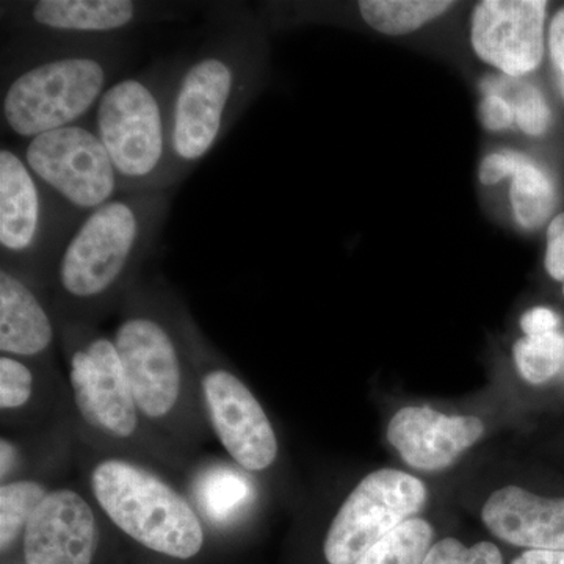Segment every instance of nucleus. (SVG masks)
<instances>
[{"label":"nucleus","instance_id":"nucleus-1","mask_svg":"<svg viewBox=\"0 0 564 564\" xmlns=\"http://www.w3.org/2000/svg\"><path fill=\"white\" fill-rule=\"evenodd\" d=\"M206 33L180 57L170 95L173 184H182L228 135L261 91L267 25L247 3L210 10Z\"/></svg>","mask_w":564,"mask_h":564},{"label":"nucleus","instance_id":"nucleus-2","mask_svg":"<svg viewBox=\"0 0 564 564\" xmlns=\"http://www.w3.org/2000/svg\"><path fill=\"white\" fill-rule=\"evenodd\" d=\"M131 51V35L91 41L7 36L0 58L2 131L28 141L87 121Z\"/></svg>","mask_w":564,"mask_h":564},{"label":"nucleus","instance_id":"nucleus-3","mask_svg":"<svg viewBox=\"0 0 564 564\" xmlns=\"http://www.w3.org/2000/svg\"><path fill=\"white\" fill-rule=\"evenodd\" d=\"M173 191L126 192L88 214L58 256L52 280L82 310L109 303L161 236Z\"/></svg>","mask_w":564,"mask_h":564},{"label":"nucleus","instance_id":"nucleus-4","mask_svg":"<svg viewBox=\"0 0 564 564\" xmlns=\"http://www.w3.org/2000/svg\"><path fill=\"white\" fill-rule=\"evenodd\" d=\"M177 65L180 57L162 58L121 77L91 113L122 193L174 188L170 95Z\"/></svg>","mask_w":564,"mask_h":564},{"label":"nucleus","instance_id":"nucleus-5","mask_svg":"<svg viewBox=\"0 0 564 564\" xmlns=\"http://www.w3.org/2000/svg\"><path fill=\"white\" fill-rule=\"evenodd\" d=\"M91 491L110 521L150 551L180 560L202 552L204 529L198 514L150 470L106 459L93 469Z\"/></svg>","mask_w":564,"mask_h":564},{"label":"nucleus","instance_id":"nucleus-6","mask_svg":"<svg viewBox=\"0 0 564 564\" xmlns=\"http://www.w3.org/2000/svg\"><path fill=\"white\" fill-rule=\"evenodd\" d=\"M39 181L17 147L0 148V258L32 278L52 276L58 256L80 223Z\"/></svg>","mask_w":564,"mask_h":564},{"label":"nucleus","instance_id":"nucleus-7","mask_svg":"<svg viewBox=\"0 0 564 564\" xmlns=\"http://www.w3.org/2000/svg\"><path fill=\"white\" fill-rule=\"evenodd\" d=\"M187 7L143 0H9L0 2L3 35L91 41L135 29L184 21Z\"/></svg>","mask_w":564,"mask_h":564},{"label":"nucleus","instance_id":"nucleus-8","mask_svg":"<svg viewBox=\"0 0 564 564\" xmlns=\"http://www.w3.org/2000/svg\"><path fill=\"white\" fill-rule=\"evenodd\" d=\"M17 148L41 184L80 220L122 193L90 118L41 133Z\"/></svg>","mask_w":564,"mask_h":564},{"label":"nucleus","instance_id":"nucleus-9","mask_svg":"<svg viewBox=\"0 0 564 564\" xmlns=\"http://www.w3.org/2000/svg\"><path fill=\"white\" fill-rule=\"evenodd\" d=\"M113 343L139 411L150 419L172 413L181 395L182 358L176 332L158 300L137 293Z\"/></svg>","mask_w":564,"mask_h":564},{"label":"nucleus","instance_id":"nucleus-10","mask_svg":"<svg viewBox=\"0 0 564 564\" xmlns=\"http://www.w3.org/2000/svg\"><path fill=\"white\" fill-rule=\"evenodd\" d=\"M426 502L425 485L402 470L367 475L345 499L326 533L328 564H355L397 527L410 521Z\"/></svg>","mask_w":564,"mask_h":564},{"label":"nucleus","instance_id":"nucleus-11","mask_svg":"<svg viewBox=\"0 0 564 564\" xmlns=\"http://www.w3.org/2000/svg\"><path fill=\"white\" fill-rule=\"evenodd\" d=\"M66 333L70 388L82 417L111 436H132L139 408L113 339L82 325L69 326Z\"/></svg>","mask_w":564,"mask_h":564},{"label":"nucleus","instance_id":"nucleus-12","mask_svg":"<svg viewBox=\"0 0 564 564\" xmlns=\"http://www.w3.org/2000/svg\"><path fill=\"white\" fill-rule=\"evenodd\" d=\"M207 414L218 440L234 462L248 473L269 469L278 456V440L254 393L237 375L212 369L203 377Z\"/></svg>","mask_w":564,"mask_h":564},{"label":"nucleus","instance_id":"nucleus-13","mask_svg":"<svg viewBox=\"0 0 564 564\" xmlns=\"http://www.w3.org/2000/svg\"><path fill=\"white\" fill-rule=\"evenodd\" d=\"M544 0H484L470 21L475 54L510 77L532 73L544 57Z\"/></svg>","mask_w":564,"mask_h":564},{"label":"nucleus","instance_id":"nucleus-14","mask_svg":"<svg viewBox=\"0 0 564 564\" xmlns=\"http://www.w3.org/2000/svg\"><path fill=\"white\" fill-rule=\"evenodd\" d=\"M96 545L90 503L70 489L47 494L22 534L25 564H91Z\"/></svg>","mask_w":564,"mask_h":564},{"label":"nucleus","instance_id":"nucleus-15","mask_svg":"<svg viewBox=\"0 0 564 564\" xmlns=\"http://www.w3.org/2000/svg\"><path fill=\"white\" fill-rule=\"evenodd\" d=\"M484 434V422L474 415H445L430 408H403L388 426L389 443L404 463L429 473L451 466Z\"/></svg>","mask_w":564,"mask_h":564},{"label":"nucleus","instance_id":"nucleus-16","mask_svg":"<svg viewBox=\"0 0 564 564\" xmlns=\"http://www.w3.org/2000/svg\"><path fill=\"white\" fill-rule=\"evenodd\" d=\"M481 519L505 543L530 551H564V497L551 499L505 486L489 497Z\"/></svg>","mask_w":564,"mask_h":564},{"label":"nucleus","instance_id":"nucleus-17","mask_svg":"<svg viewBox=\"0 0 564 564\" xmlns=\"http://www.w3.org/2000/svg\"><path fill=\"white\" fill-rule=\"evenodd\" d=\"M35 278L0 267V350L14 358L44 355L55 326L35 289Z\"/></svg>","mask_w":564,"mask_h":564},{"label":"nucleus","instance_id":"nucleus-18","mask_svg":"<svg viewBox=\"0 0 564 564\" xmlns=\"http://www.w3.org/2000/svg\"><path fill=\"white\" fill-rule=\"evenodd\" d=\"M447 0H362L359 14L369 28L386 35H406L447 13Z\"/></svg>","mask_w":564,"mask_h":564},{"label":"nucleus","instance_id":"nucleus-19","mask_svg":"<svg viewBox=\"0 0 564 564\" xmlns=\"http://www.w3.org/2000/svg\"><path fill=\"white\" fill-rule=\"evenodd\" d=\"M510 198L516 220L527 229L543 225L555 209L556 195L551 177L525 158L513 174Z\"/></svg>","mask_w":564,"mask_h":564},{"label":"nucleus","instance_id":"nucleus-20","mask_svg":"<svg viewBox=\"0 0 564 564\" xmlns=\"http://www.w3.org/2000/svg\"><path fill=\"white\" fill-rule=\"evenodd\" d=\"M433 529L423 519H410L373 545L355 564H423L432 547Z\"/></svg>","mask_w":564,"mask_h":564},{"label":"nucleus","instance_id":"nucleus-21","mask_svg":"<svg viewBox=\"0 0 564 564\" xmlns=\"http://www.w3.org/2000/svg\"><path fill=\"white\" fill-rule=\"evenodd\" d=\"M46 489L32 480L13 481L0 488V547L9 551L24 534L36 508L46 499Z\"/></svg>","mask_w":564,"mask_h":564},{"label":"nucleus","instance_id":"nucleus-22","mask_svg":"<svg viewBox=\"0 0 564 564\" xmlns=\"http://www.w3.org/2000/svg\"><path fill=\"white\" fill-rule=\"evenodd\" d=\"M514 361L525 381L532 384L545 383L563 367V334L552 332L525 336L514 345Z\"/></svg>","mask_w":564,"mask_h":564},{"label":"nucleus","instance_id":"nucleus-23","mask_svg":"<svg viewBox=\"0 0 564 564\" xmlns=\"http://www.w3.org/2000/svg\"><path fill=\"white\" fill-rule=\"evenodd\" d=\"M250 496V486L242 475L229 469H215L204 475L199 500L212 518L226 519L239 510Z\"/></svg>","mask_w":564,"mask_h":564},{"label":"nucleus","instance_id":"nucleus-24","mask_svg":"<svg viewBox=\"0 0 564 564\" xmlns=\"http://www.w3.org/2000/svg\"><path fill=\"white\" fill-rule=\"evenodd\" d=\"M423 564H503V556L486 541L467 547L455 538H444L430 547Z\"/></svg>","mask_w":564,"mask_h":564},{"label":"nucleus","instance_id":"nucleus-25","mask_svg":"<svg viewBox=\"0 0 564 564\" xmlns=\"http://www.w3.org/2000/svg\"><path fill=\"white\" fill-rule=\"evenodd\" d=\"M33 372L28 364L14 356L0 358V408L17 410L31 400Z\"/></svg>","mask_w":564,"mask_h":564},{"label":"nucleus","instance_id":"nucleus-26","mask_svg":"<svg viewBox=\"0 0 564 564\" xmlns=\"http://www.w3.org/2000/svg\"><path fill=\"white\" fill-rule=\"evenodd\" d=\"M514 121L527 135H543L551 122V109L544 96L533 85H521L514 93L513 102Z\"/></svg>","mask_w":564,"mask_h":564},{"label":"nucleus","instance_id":"nucleus-27","mask_svg":"<svg viewBox=\"0 0 564 564\" xmlns=\"http://www.w3.org/2000/svg\"><path fill=\"white\" fill-rule=\"evenodd\" d=\"M545 270L556 281H564V214L556 215L549 226Z\"/></svg>","mask_w":564,"mask_h":564},{"label":"nucleus","instance_id":"nucleus-28","mask_svg":"<svg viewBox=\"0 0 564 564\" xmlns=\"http://www.w3.org/2000/svg\"><path fill=\"white\" fill-rule=\"evenodd\" d=\"M480 115L481 122L488 131H503L514 121L513 107L497 93L486 96L481 102Z\"/></svg>","mask_w":564,"mask_h":564},{"label":"nucleus","instance_id":"nucleus-29","mask_svg":"<svg viewBox=\"0 0 564 564\" xmlns=\"http://www.w3.org/2000/svg\"><path fill=\"white\" fill-rule=\"evenodd\" d=\"M524 155L514 152H497L488 155L480 166V181L486 185H494L505 177L513 176L516 169Z\"/></svg>","mask_w":564,"mask_h":564},{"label":"nucleus","instance_id":"nucleus-30","mask_svg":"<svg viewBox=\"0 0 564 564\" xmlns=\"http://www.w3.org/2000/svg\"><path fill=\"white\" fill-rule=\"evenodd\" d=\"M549 51H551V61L560 91L564 98V9L560 10L552 20L551 31H549Z\"/></svg>","mask_w":564,"mask_h":564},{"label":"nucleus","instance_id":"nucleus-31","mask_svg":"<svg viewBox=\"0 0 564 564\" xmlns=\"http://www.w3.org/2000/svg\"><path fill=\"white\" fill-rule=\"evenodd\" d=\"M560 318L554 311L547 307H534L522 317L521 326L527 336H536V334H545L556 332Z\"/></svg>","mask_w":564,"mask_h":564},{"label":"nucleus","instance_id":"nucleus-32","mask_svg":"<svg viewBox=\"0 0 564 564\" xmlns=\"http://www.w3.org/2000/svg\"><path fill=\"white\" fill-rule=\"evenodd\" d=\"M511 564H564V551H527Z\"/></svg>","mask_w":564,"mask_h":564},{"label":"nucleus","instance_id":"nucleus-33","mask_svg":"<svg viewBox=\"0 0 564 564\" xmlns=\"http://www.w3.org/2000/svg\"><path fill=\"white\" fill-rule=\"evenodd\" d=\"M14 458H17V451H14L13 445L9 441L2 440V477L9 474L11 464L17 462Z\"/></svg>","mask_w":564,"mask_h":564},{"label":"nucleus","instance_id":"nucleus-34","mask_svg":"<svg viewBox=\"0 0 564 564\" xmlns=\"http://www.w3.org/2000/svg\"><path fill=\"white\" fill-rule=\"evenodd\" d=\"M563 293H564V285H563Z\"/></svg>","mask_w":564,"mask_h":564}]
</instances>
